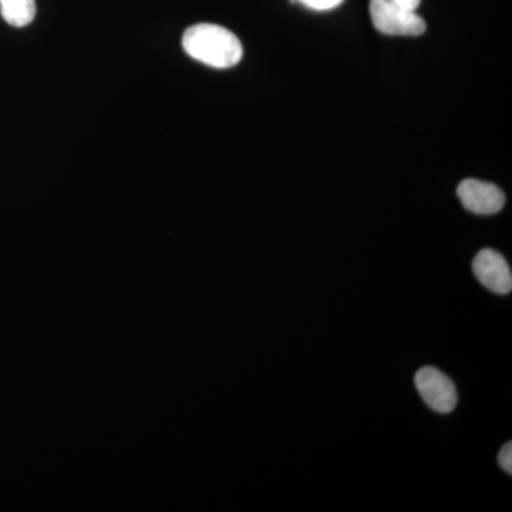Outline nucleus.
Instances as JSON below:
<instances>
[{
	"instance_id": "nucleus-1",
	"label": "nucleus",
	"mask_w": 512,
	"mask_h": 512,
	"mask_svg": "<svg viewBox=\"0 0 512 512\" xmlns=\"http://www.w3.org/2000/svg\"><path fill=\"white\" fill-rule=\"evenodd\" d=\"M183 47L192 59L214 69L237 66L244 56L238 37L231 30L212 23H198L185 30Z\"/></svg>"
},
{
	"instance_id": "nucleus-2",
	"label": "nucleus",
	"mask_w": 512,
	"mask_h": 512,
	"mask_svg": "<svg viewBox=\"0 0 512 512\" xmlns=\"http://www.w3.org/2000/svg\"><path fill=\"white\" fill-rule=\"evenodd\" d=\"M370 18L380 33L387 36H420L426 22L416 10L403 8L393 0H370Z\"/></svg>"
},
{
	"instance_id": "nucleus-3",
	"label": "nucleus",
	"mask_w": 512,
	"mask_h": 512,
	"mask_svg": "<svg viewBox=\"0 0 512 512\" xmlns=\"http://www.w3.org/2000/svg\"><path fill=\"white\" fill-rule=\"evenodd\" d=\"M414 384L419 390L421 399L434 412L448 414L456 409L457 389L450 377L444 375L436 367H421L414 376Z\"/></svg>"
},
{
	"instance_id": "nucleus-4",
	"label": "nucleus",
	"mask_w": 512,
	"mask_h": 512,
	"mask_svg": "<svg viewBox=\"0 0 512 512\" xmlns=\"http://www.w3.org/2000/svg\"><path fill=\"white\" fill-rule=\"evenodd\" d=\"M457 195L466 210L477 215H493L503 210L504 192L497 185L468 178L458 185Z\"/></svg>"
},
{
	"instance_id": "nucleus-5",
	"label": "nucleus",
	"mask_w": 512,
	"mask_h": 512,
	"mask_svg": "<svg viewBox=\"0 0 512 512\" xmlns=\"http://www.w3.org/2000/svg\"><path fill=\"white\" fill-rule=\"evenodd\" d=\"M473 272L478 281L498 295H507L512 289V274L507 259L494 249H483L473 261Z\"/></svg>"
},
{
	"instance_id": "nucleus-6",
	"label": "nucleus",
	"mask_w": 512,
	"mask_h": 512,
	"mask_svg": "<svg viewBox=\"0 0 512 512\" xmlns=\"http://www.w3.org/2000/svg\"><path fill=\"white\" fill-rule=\"evenodd\" d=\"M3 19L15 28H25L36 16L35 0H0Z\"/></svg>"
},
{
	"instance_id": "nucleus-7",
	"label": "nucleus",
	"mask_w": 512,
	"mask_h": 512,
	"mask_svg": "<svg viewBox=\"0 0 512 512\" xmlns=\"http://www.w3.org/2000/svg\"><path fill=\"white\" fill-rule=\"evenodd\" d=\"M306 8L313 10H330L338 8L345 0H298Z\"/></svg>"
},
{
	"instance_id": "nucleus-8",
	"label": "nucleus",
	"mask_w": 512,
	"mask_h": 512,
	"mask_svg": "<svg viewBox=\"0 0 512 512\" xmlns=\"http://www.w3.org/2000/svg\"><path fill=\"white\" fill-rule=\"evenodd\" d=\"M498 463H500L501 468L507 474H512V444L507 443L503 447V450L500 451V456H498Z\"/></svg>"
},
{
	"instance_id": "nucleus-9",
	"label": "nucleus",
	"mask_w": 512,
	"mask_h": 512,
	"mask_svg": "<svg viewBox=\"0 0 512 512\" xmlns=\"http://www.w3.org/2000/svg\"><path fill=\"white\" fill-rule=\"evenodd\" d=\"M397 5L403 6V8L410 10H417L419 8L421 0H393Z\"/></svg>"
}]
</instances>
